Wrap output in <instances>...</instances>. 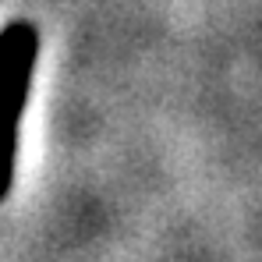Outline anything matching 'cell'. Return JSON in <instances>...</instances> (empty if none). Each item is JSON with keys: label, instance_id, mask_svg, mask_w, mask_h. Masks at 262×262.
<instances>
[{"label": "cell", "instance_id": "cell-1", "mask_svg": "<svg viewBox=\"0 0 262 262\" xmlns=\"http://www.w3.org/2000/svg\"><path fill=\"white\" fill-rule=\"evenodd\" d=\"M36 53H39V32L32 21L14 18L0 29V202L11 195L18 170L21 117L32 89Z\"/></svg>", "mask_w": 262, "mask_h": 262}]
</instances>
